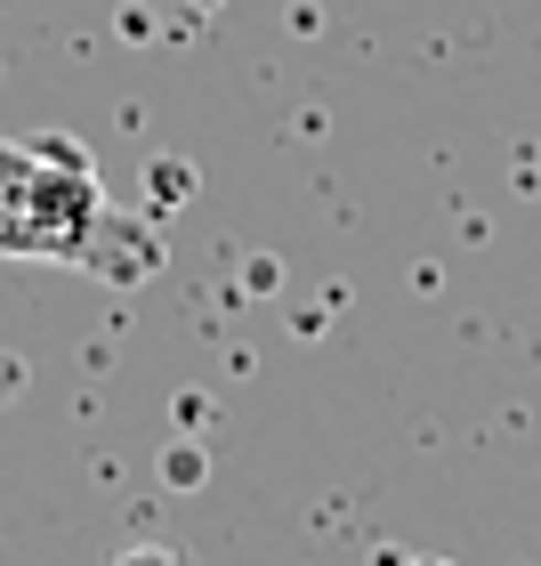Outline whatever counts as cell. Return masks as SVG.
<instances>
[{
	"mask_svg": "<svg viewBox=\"0 0 541 566\" xmlns=\"http://www.w3.org/2000/svg\"><path fill=\"white\" fill-rule=\"evenodd\" d=\"M0 260L146 283L162 275V235L106 195L73 138H0Z\"/></svg>",
	"mask_w": 541,
	"mask_h": 566,
	"instance_id": "cell-1",
	"label": "cell"
},
{
	"mask_svg": "<svg viewBox=\"0 0 541 566\" xmlns=\"http://www.w3.org/2000/svg\"><path fill=\"white\" fill-rule=\"evenodd\" d=\"M121 566H170V558H146V551H138V558H121Z\"/></svg>",
	"mask_w": 541,
	"mask_h": 566,
	"instance_id": "cell-2",
	"label": "cell"
},
{
	"mask_svg": "<svg viewBox=\"0 0 541 566\" xmlns=\"http://www.w3.org/2000/svg\"><path fill=\"white\" fill-rule=\"evenodd\" d=\"M412 566H453V558H412Z\"/></svg>",
	"mask_w": 541,
	"mask_h": 566,
	"instance_id": "cell-3",
	"label": "cell"
}]
</instances>
